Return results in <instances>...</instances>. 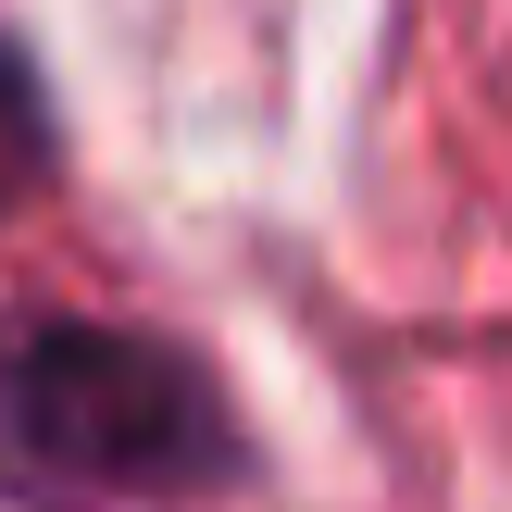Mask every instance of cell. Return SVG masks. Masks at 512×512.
Wrapping results in <instances>:
<instances>
[{"label": "cell", "mask_w": 512, "mask_h": 512, "mask_svg": "<svg viewBox=\"0 0 512 512\" xmlns=\"http://www.w3.org/2000/svg\"><path fill=\"white\" fill-rule=\"evenodd\" d=\"M238 463V413L188 350L88 313L0 325V500L113 512V500H200Z\"/></svg>", "instance_id": "6da1fadb"}, {"label": "cell", "mask_w": 512, "mask_h": 512, "mask_svg": "<svg viewBox=\"0 0 512 512\" xmlns=\"http://www.w3.org/2000/svg\"><path fill=\"white\" fill-rule=\"evenodd\" d=\"M38 175H50V100H38V75L0 50V213H13Z\"/></svg>", "instance_id": "7a4b0ae2"}]
</instances>
